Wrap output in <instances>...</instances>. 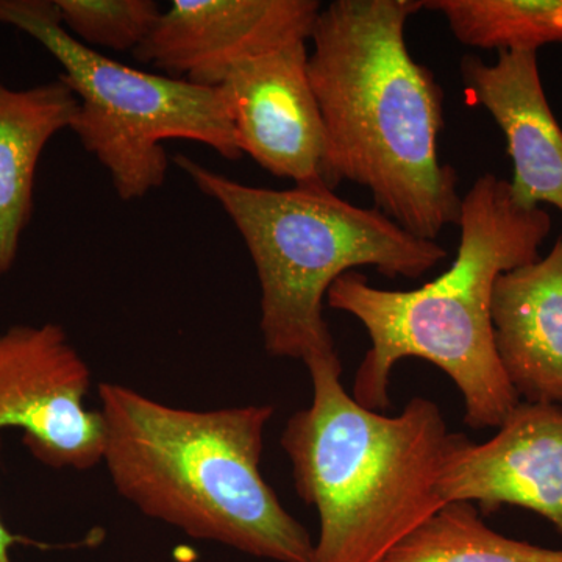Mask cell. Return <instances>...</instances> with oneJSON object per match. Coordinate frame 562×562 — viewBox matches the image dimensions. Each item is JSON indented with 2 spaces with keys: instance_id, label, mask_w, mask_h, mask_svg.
Here are the masks:
<instances>
[{
  "instance_id": "6",
  "label": "cell",
  "mask_w": 562,
  "mask_h": 562,
  "mask_svg": "<svg viewBox=\"0 0 562 562\" xmlns=\"http://www.w3.org/2000/svg\"><path fill=\"white\" fill-rule=\"evenodd\" d=\"M0 24L27 33L60 63V79L80 102L70 131L110 173L122 201L162 187L165 140L205 144L225 160L243 157L220 88L111 60L63 27L55 0H0Z\"/></svg>"
},
{
  "instance_id": "16",
  "label": "cell",
  "mask_w": 562,
  "mask_h": 562,
  "mask_svg": "<svg viewBox=\"0 0 562 562\" xmlns=\"http://www.w3.org/2000/svg\"><path fill=\"white\" fill-rule=\"evenodd\" d=\"M63 27L85 46L135 50L162 11L154 0H55Z\"/></svg>"
},
{
  "instance_id": "3",
  "label": "cell",
  "mask_w": 562,
  "mask_h": 562,
  "mask_svg": "<svg viewBox=\"0 0 562 562\" xmlns=\"http://www.w3.org/2000/svg\"><path fill=\"white\" fill-rule=\"evenodd\" d=\"M98 412L111 484L144 516L261 560L312 562V536L261 473L272 405L198 412L105 382Z\"/></svg>"
},
{
  "instance_id": "1",
  "label": "cell",
  "mask_w": 562,
  "mask_h": 562,
  "mask_svg": "<svg viewBox=\"0 0 562 562\" xmlns=\"http://www.w3.org/2000/svg\"><path fill=\"white\" fill-rule=\"evenodd\" d=\"M424 0H335L314 24L308 74L333 172L372 194L406 232L436 241L460 222L452 166L439 160L443 91L406 46Z\"/></svg>"
},
{
  "instance_id": "5",
  "label": "cell",
  "mask_w": 562,
  "mask_h": 562,
  "mask_svg": "<svg viewBox=\"0 0 562 562\" xmlns=\"http://www.w3.org/2000/svg\"><path fill=\"white\" fill-rule=\"evenodd\" d=\"M173 162L241 233L260 281L262 342L273 358L306 362L338 353L324 308L344 273L371 266L390 279L414 280L446 260L438 243L417 238L375 206L353 205L322 184L266 190L183 154Z\"/></svg>"
},
{
  "instance_id": "12",
  "label": "cell",
  "mask_w": 562,
  "mask_h": 562,
  "mask_svg": "<svg viewBox=\"0 0 562 562\" xmlns=\"http://www.w3.org/2000/svg\"><path fill=\"white\" fill-rule=\"evenodd\" d=\"M495 350L528 403H562V236L546 258L502 273L491 303Z\"/></svg>"
},
{
  "instance_id": "8",
  "label": "cell",
  "mask_w": 562,
  "mask_h": 562,
  "mask_svg": "<svg viewBox=\"0 0 562 562\" xmlns=\"http://www.w3.org/2000/svg\"><path fill=\"white\" fill-rule=\"evenodd\" d=\"M306 41L233 66L220 90L236 140L272 176L335 191L327 131L308 74Z\"/></svg>"
},
{
  "instance_id": "15",
  "label": "cell",
  "mask_w": 562,
  "mask_h": 562,
  "mask_svg": "<svg viewBox=\"0 0 562 562\" xmlns=\"http://www.w3.org/2000/svg\"><path fill=\"white\" fill-rule=\"evenodd\" d=\"M441 13L464 46L538 52L562 43V0H424Z\"/></svg>"
},
{
  "instance_id": "13",
  "label": "cell",
  "mask_w": 562,
  "mask_h": 562,
  "mask_svg": "<svg viewBox=\"0 0 562 562\" xmlns=\"http://www.w3.org/2000/svg\"><path fill=\"white\" fill-rule=\"evenodd\" d=\"M79 103L60 77L29 90H13L0 77V273L13 268L32 220L41 154L70 128Z\"/></svg>"
},
{
  "instance_id": "7",
  "label": "cell",
  "mask_w": 562,
  "mask_h": 562,
  "mask_svg": "<svg viewBox=\"0 0 562 562\" xmlns=\"http://www.w3.org/2000/svg\"><path fill=\"white\" fill-rule=\"evenodd\" d=\"M91 380L61 325H13L0 335V430L20 428L43 464L90 471L105 439L101 414L85 403Z\"/></svg>"
},
{
  "instance_id": "4",
  "label": "cell",
  "mask_w": 562,
  "mask_h": 562,
  "mask_svg": "<svg viewBox=\"0 0 562 562\" xmlns=\"http://www.w3.org/2000/svg\"><path fill=\"white\" fill-rule=\"evenodd\" d=\"M313 397L281 435L299 497L319 514L312 562H382L446 503L438 480L454 432L414 397L397 416L360 405L339 355L305 362Z\"/></svg>"
},
{
  "instance_id": "14",
  "label": "cell",
  "mask_w": 562,
  "mask_h": 562,
  "mask_svg": "<svg viewBox=\"0 0 562 562\" xmlns=\"http://www.w3.org/2000/svg\"><path fill=\"white\" fill-rule=\"evenodd\" d=\"M382 562H562L543 549L492 530L473 503H446L398 542Z\"/></svg>"
},
{
  "instance_id": "10",
  "label": "cell",
  "mask_w": 562,
  "mask_h": 562,
  "mask_svg": "<svg viewBox=\"0 0 562 562\" xmlns=\"http://www.w3.org/2000/svg\"><path fill=\"white\" fill-rule=\"evenodd\" d=\"M438 492L443 503H473L483 514L503 506L528 509L562 536L561 406L520 402L483 443L454 432Z\"/></svg>"
},
{
  "instance_id": "9",
  "label": "cell",
  "mask_w": 562,
  "mask_h": 562,
  "mask_svg": "<svg viewBox=\"0 0 562 562\" xmlns=\"http://www.w3.org/2000/svg\"><path fill=\"white\" fill-rule=\"evenodd\" d=\"M321 10L316 0H173L133 55L216 88L238 63L310 40Z\"/></svg>"
},
{
  "instance_id": "2",
  "label": "cell",
  "mask_w": 562,
  "mask_h": 562,
  "mask_svg": "<svg viewBox=\"0 0 562 562\" xmlns=\"http://www.w3.org/2000/svg\"><path fill=\"white\" fill-rule=\"evenodd\" d=\"M458 225L457 257L438 279L391 291L351 271L331 284L327 305L360 321L371 338L351 390L360 405L376 413L390 408L395 364L419 358L457 384L469 427L498 428L522 401L495 350L492 291L502 273L541 258L552 220L543 209L517 205L509 181L486 173L462 198Z\"/></svg>"
},
{
  "instance_id": "11",
  "label": "cell",
  "mask_w": 562,
  "mask_h": 562,
  "mask_svg": "<svg viewBox=\"0 0 562 562\" xmlns=\"http://www.w3.org/2000/svg\"><path fill=\"white\" fill-rule=\"evenodd\" d=\"M469 102L490 111L506 138L513 161V201L525 210L550 203L562 213V128L554 117L538 52H501L494 65L461 61Z\"/></svg>"
},
{
  "instance_id": "17",
  "label": "cell",
  "mask_w": 562,
  "mask_h": 562,
  "mask_svg": "<svg viewBox=\"0 0 562 562\" xmlns=\"http://www.w3.org/2000/svg\"><path fill=\"white\" fill-rule=\"evenodd\" d=\"M0 449H2V441H0ZM16 541H20V539L7 530L5 525L2 522V517H0V562H13L10 550Z\"/></svg>"
}]
</instances>
